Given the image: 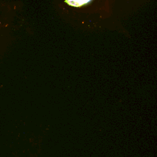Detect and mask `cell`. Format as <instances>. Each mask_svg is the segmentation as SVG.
Masks as SVG:
<instances>
[{
	"label": "cell",
	"instance_id": "1",
	"mask_svg": "<svg viewBox=\"0 0 157 157\" xmlns=\"http://www.w3.org/2000/svg\"><path fill=\"white\" fill-rule=\"evenodd\" d=\"M91 0H66V2L74 7H80L90 2Z\"/></svg>",
	"mask_w": 157,
	"mask_h": 157
}]
</instances>
